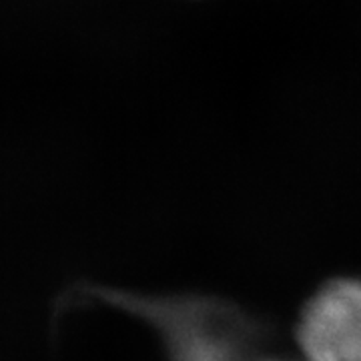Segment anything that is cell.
Listing matches in <instances>:
<instances>
[{
	"instance_id": "1",
	"label": "cell",
	"mask_w": 361,
	"mask_h": 361,
	"mask_svg": "<svg viewBox=\"0 0 361 361\" xmlns=\"http://www.w3.org/2000/svg\"><path fill=\"white\" fill-rule=\"evenodd\" d=\"M71 299L99 301L147 323L159 337L167 361H261L273 343L267 323L223 297L153 295L77 283Z\"/></svg>"
},
{
	"instance_id": "2",
	"label": "cell",
	"mask_w": 361,
	"mask_h": 361,
	"mask_svg": "<svg viewBox=\"0 0 361 361\" xmlns=\"http://www.w3.org/2000/svg\"><path fill=\"white\" fill-rule=\"evenodd\" d=\"M305 361H361V279H331L305 301L295 327Z\"/></svg>"
},
{
	"instance_id": "3",
	"label": "cell",
	"mask_w": 361,
	"mask_h": 361,
	"mask_svg": "<svg viewBox=\"0 0 361 361\" xmlns=\"http://www.w3.org/2000/svg\"><path fill=\"white\" fill-rule=\"evenodd\" d=\"M261 361H279V360H269V357H265V360H261Z\"/></svg>"
}]
</instances>
